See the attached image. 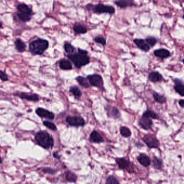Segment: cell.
<instances>
[{"label":"cell","mask_w":184,"mask_h":184,"mask_svg":"<svg viewBox=\"0 0 184 184\" xmlns=\"http://www.w3.org/2000/svg\"><path fill=\"white\" fill-rule=\"evenodd\" d=\"M137 160L140 165L144 167H148L151 163L150 158L145 153H140L137 157Z\"/></svg>","instance_id":"obj_13"},{"label":"cell","mask_w":184,"mask_h":184,"mask_svg":"<svg viewBox=\"0 0 184 184\" xmlns=\"http://www.w3.org/2000/svg\"><path fill=\"white\" fill-rule=\"evenodd\" d=\"M35 139L38 144L46 149L51 148L54 145V140L52 136L44 131L38 132L36 134Z\"/></svg>","instance_id":"obj_2"},{"label":"cell","mask_w":184,"mask_h":184,"mask_svg":"<svg viewBox=\"0 0 184 184\" xmlns=\"http://www.w3.org/2000/svg\"><path fill=\"white\" fill-rule=\"evenodd\" d=\"M89 140L91 142L94 143H100L104 142V138L99 132L94 130L90 134Z\"/></svg>","instance_id":"obj_14"},{"label":"cell","mask_w":184,"mask_h":184,"mask_svg":"<svg viewBox=\"0 0 184 184\" xmlns=\"http://www.w3.org/2000/svg\"><path fill=\"white\" fill-rule=\"evenodd\" d=\"M49 46V42L46 40L38 39L33 40L29 44V48L33 55H42Z\"/></svg>","instance_id":"obj_3"},{"label":"cell","mask_w":184,"mask_h":184,"mask_svg":"<svg viewBox=\"0 0 184 184\" xmlns=\"http://www.w3.org/2000/svg\"><path fill=\"white\" fill-rule=\"evenodd\" d=\"M73 31L77 34H85L87 33L88 29L82 24H75L73 26Z\"/></svg>","instance_id":"obj_21"},{"label":"cell","mask_w":184,"mask_h":184,"mask_svg":"<svg viewBox=\"0 0 184 184\" xmlns=\"http://www.w3.org/2000/svg\"><path fill=\"white\" fill-rule=\"evenodd\" d=\"M0 79L3 81H7L8 80V77L7 74L1 70H0Z\"/></svg>","instance_id":"obj_37"},{"label":"cell","mask_w":184,"mask_h":184,"mask_svg":"<svg viewBox=\"0 0 184 184\" xmlns=\"http://www.w3.org/2000/svg\"><path fill=\"white\" fill-rule=\"evenodd\" d=\"M68 57L77 68L85 66L90 63V58L88 55H84L81 53L75 52L72 55H68Z\"/></svg>","instance_id":"obj_4"},{"label":"cell","mask_w":184,"mask_h":184,"mask_svg":"<svg viewBox=\"0 0 184 184\" xmlns=\"http://www.w3.org/2000/svg\"><path fill=\"white\" fill-rule=\"evenodd\" d=\"M70 92H71L76 98H79L82 96V91L80 90V88H78L77 86L71 87L70 90Z\"/></svg>","instance_id":"obj_26"},{"label":"cell","mask_w":184,"mask_h":184,"mask_svg":"<svg viewBox=\"0 0 184 184\" xmlns=\"http://www.w3.org/2000/svg\"><path fill=\"white\" fill-rule=\"evenodd\" d=\"M59 67L63 70H70L72 69V65L70 61L62 59L59 62Z\"/></svg>","instance_id":"obj_22"},{"label":"cell","mask_w":184,"mask_h":184,"mask_svg":"<svg viewBox=\"0 0 184 184\" xmlns=\"http://www.w3.org/2000/svg\"><path fill=\"white\" fill-rule=\"evenodd\" d=\"M94 41L96 43L105 46L107 45V40L103 36H97L94 38Z\"/></svg>","instance_id":"obj_33"},{"label":"cell","mask_w":184,"mask_h":184,"mask_svg":"<svg viewBox=\"0 0 184 184\" xmlns=\"http://www.w3.org/2000/svg\"><path fill=\"white\" fill-rule=\"evenodd\" d=\"M87 80L92 86L98 88L103 87V79L101 75L99 74H94L87 76Z\"/></svg>","instance_id":"obj_6"},{"label":"cell","mask_w":184,"mask_h":184,"mask_svg":"<svg viewBox=\"0 0 184 184\" xmlns=\"http://www.w3.org/2000/svg\"><path fill=\"white\" fill-rule=\"evenodd\" d=\"M64 48L65 51L68 55H70L75 52L76 48L74 46H72L70 43L66 42L64 45Z\"/></svg>","instance_id":"obj_29"},{"label":"cell","mask_w":184,"mask_h":184,"mask_svg":"<svg viewBox=\"0 0 184 184\" xmlns=\"http://www.w3.org/2000/svg\"><path fill=\"white\" fill-rule=\"evenodd\" d=\"M43 171L45 173L49 174H54L55 172V171H54V169H50V168H45L43 169Z\"/></svg>","instance_id":"obj_38"},{"label":"cell","mask_w":184,"mask_h":184,"mask_svg":"<svg viewBox=\"0 0 184 184\" xmlns=\"http://www.w3.org/2000/svg\"><path fill=\"white\" fill-rule=\"evenodd\" d=\"M120 133L121 134V136L125 138H128L131 136V132L130 129L124 126L121 127L120 128Z\"/></svg>","instance_id":"obj_28"},{"label":"cell","mask_w":184,"mask_h":184,"mask_svg":"<svg viewBox=\"0 0 184 184\" xmlns=\"http://www.w3.org/2000/svg\"><path fill=\"white\" fill-rule=\"evenodd\" d=\"M153 98H154L155 101L159 103L160 104H163L165 102L166 99V98L164 95H162L161 94L157 93L156 92H155L153 94Z\"/></svg>","instance_id":"obj_25"},{"label":"cell","mask_w":184,"mask_h":184,"mask_svg":"<svg viewBox=\"0 0 184 184\" xmlns=\"http://www.w3.org/2000/svg\"><path fill=\"white\" fill-rule=\"evenodd\" d=\"M105 184H120L117 178L113 176H109L107 178Z\"/></svg>","instance_id":"obj_35"},{"label":"cell","mask_w":184,"mask_h":184,"mask_svg":"<svg viewBox=\"0 0 184 184\" xmlns=\"http://www.w3.org/2000/svg\"><path fill=\"white\" fill-rule=\"evenodd\" d=\"M139 125L141 128L144 130H149L152 126L153 122L152 119L148 117L142 116L138 122Z\"/></svg>","instance_id":"obj_11"},{"label":"cell","mask_w":184,"mask_h":184,"mask_svg":"<svg viewBox=\"0 0 184 184\" xmlns=\"http://www.w3.org/2000/svg\"><path fill=\"white\" fill-rule=\"evenodd\" d=\"M134 42L136 44L138 48L144 52H148L150 50L151 48L144 39L142 38H136L134 40Z\"/></svg>","instance_id":"obj_10"},{"label":"cell","mask_w":184,"mask_h":184,"mask_svg":"<svg viewBox=\"0 0 184 184\" xmlns=\"http://www.w3.org/2000/svg\"><path fill=\"white\" fill-rule=\"evenodd\" d=\"M17 10L19 13H22L23 14L32 16V9L25 4H19L17 6Z\"/></svg>","instance_id":"obj_20"},{"label":"cell","mask_w":184,"mask_h":184,"mask_svg":"<svg viewBox=\"0 0 184 184\" xmlns=\"http://www.w3.org/2000/svg\"><path fill=\"white\" fill-rule=\"evenodd\" d=\"M2 27V23H1V22H0V27Z\"/></svg>","instance_id":"obj_42"},{"label":"cell","mask_w":184,"mask_h":184,"mask_svg":"<svg viewBox=\"0 0 184 184\" xmlns=\"http://www.w3.org/2000/svg\"><path fill=\"white\" fill-rule=\"evenodd\" d=\"M17 16L19 17V19L22 22H28L31 19V16L30 15H26V14H23L22 13H17Z\"/></svg>","instance_id":"obj_34"},{"label":"cell","mask_w":184,"mask_h":184,"mask_svg":"<svg viewBox=\"0 0 184 184\" xmlns=\"http://www.w3.org/2000/svg\"><path fill=\"white\" fill-rule=\"evenodd\" d=\"M154 55L159 58L166 59L171 56V53L166 48H161L154 51Z\"/></svg>","instance_id":"obj_16"},{"label":"cell","mask_w":184,"mask_h":184,"mask_svg":"<svg viewBox=\"0 0 184 184\" xmlns=\"http://www.w3.org/2000/svg\"><path fill=\"white\" fill-rule=\"evenodd\" d=\"M2 162V159L1 158V157H0V164Z\"/></svg>","instance_id":"obj_41"},{"label":"cell","mask_w":184,"mask_h":184,"mask_svg":"<svg viewBox=\"0 0 184 184\" xmlns=\"http://www.w3.org/2000/svg\"><path fill=\"white\" fill-rule=\"evenodd\" d=\"M85 9L89 11L92 12L95 14H109L112 15L115 14L116 9L114 6L111 5H107L102 3L93 4L88 3L86 5Z\"/></svg>","instance_id":"obj_1"},{"label":"cell","mask_w":184,"mask_h":184,"mask_svg":"<svg viewBox=\"0 0 184 184\" xmlns=\"http://www.w3.org/2000/svg\"><path fill=\"white\" fill-rule=\"evenodd\" d=\"M114 4L117 7L121 9L134 7L137 6L134 0H116L114 1Z\"/></svg>","instance_id":"obj_8"},{"label":"cell","mask_w":184,"mask_h":184,"mask_svg":"<svg viewBox=\"0 0 184 184\" xmlns=\"http://www.w3.org/2000/svg\"><path fill=\"white\" fill-rule=\"evenodd\" d=\"M36 113L40 117H44L50 119H54L55 115L54 113L42 108H38L36 111Z\"/></svg>","instance_id":"obj_12"},{"label":"cell","mask_w":184,"mask_h":184,"mask_svg":"<svg viewBox=\"0 0 184 184\" xmlns=\"http://www.w3.org/2000/svg\"><path fill=\"white\" fill-rule=\"evenodd\" d=\"M175 85L174 89L176 92L180 95V96H184V85L182 81L179 79L174 80Z\"/></svg>","instance_id":"obj_17"},{"label":"cell","mask_w":184,"mask_h":184,"mask_svg":"<svg viewBox=\"0 0 184 184\" xmlns=\"http://www.w3.org/2000/svg\"><path fill=\"white\" fill-rule=\"evenodd\" d=\"M148 78L150 82L154 83L159 82L163 80V77L161 74L157 71L151 72L149 73Z\"/></svg>","instance_id":"obj_18"},{"label":"cell","mask_w":184,"mask_h":184,"mask_svg":"<svg viewBox=\"0 0 184 184\" xmlns=\"http://www.w3.org/2000/svg\"><path fill=\"white\" fill-rule=\"evenodd\" d=\"M142 116L148 117L151 119H159L158 115H157L155 111H151V110H147V111H145L144 113H143Z\"/></svg>","instance_id":"obj_27"},{"label":"cell","mask_w":184,"mask_h":184,"mask_svg":"<svg viewBox=\"0 0 184 184\" xmlns=\"http://www.w3.org/2000/svg\"><path fill=\"white\" fill-rule=\"evenodd\" d=\"M179 105L180 106V107L183 108L184 107V100L183 99L180 100L179 101Z\"/></svg>","instance_id":"obj_39"},{"label":"cell","mask_w":184,"mask_h":184,"mask_svg":"<svg viewBox=\"0 0 184 184\" xmlns=\"http://www.w3.org/2000/svg\"><path fill=\"white\" fill-rule=\"evenodd\" d=\"M54 156L55 157H56V158H59V155H58V154H57V153H54Z\"/></svg>","instance_id":"obj_40"},{"label":"cell","mask_w":184,"mask_h":184,"mask_svg":"<svg viewBox=\"0 0 184 184\" xmlns=\"http://www.w3.org/2000/svg\"><path fill=\"white\" fill-rule=\"evenodd\" d=\"M76 79L78 82V83L80 85L85 88H88L90 87V85H89V82H88V80L87 79H86L85 77L82 76H78L77 77H76Z\"/></svg>","instance_id":"obj_23"},{"label":"cell","mask_w":184,"mask_h":184,"mask_svg":"<svg viewBox=\"0 0 184 184\" xmlns=\"http://www.w3.org/2000/svg\"><path fill=\"white\" fill-rule=\"evenodd\" d=\"M106 111L109 117H113L114 119H118L120 116V111L116 107L107 106L106 108Z\"/></svg>","instance_id":"obj_15"},{"label":"cell","mask_w":184,"mask_h":184,"mask_svg":"<svg viewBox=\"0 0 184 184\" xmlns=\"http://www.w3.org/2000/svg\"><path fill=\"white\" fill-rule=\"evenodd\" d=\"M19 96L22 99H25L32 101H37L39 100L38 95L36 94H28L24 93H21L19 94Z\"/></svg>","instance_id":"obj_19"},{"label":"cell","mask_w":184,"mask_h":184,"mask_svg":"<svg viewBox=\"0 0 184 184\" xmlns=\"http://www.w3.org/2000/svg\"><path fill=\"white\" fill-rule=\"evenodd\" d=\"M143 142L150 148H157L160 146L159 141L156 137L152 134H147L142 138Z\"/></svg>","instance_id":"obj_5"},{"label":"cell","mask_w":184,"mask_h":184,"mask_svg":"<svg viewBox=\"0 0 184 184\" xmlns=\"http://www.w3.org/2000/svg\"><path fill=\"white\" fill-rule=\"evenodd\" d=\"M145 40L150 48H152L153 46H155V45L157 44V40L156 39V38L153 37V36H149L145 38Z\"/></svg>","instance_id":"obj_31"},{"label":"cell","mask_w":184,"mask_h":184,"mask_svg":"<svg viewBox=\"0 0 184 184\" xmlns=\"http://www.w3.org/2000/svg\"><path fill=\"white\" fill-rule=\"evenodd\" d=\"M43 124L46 126V127L49 128V129L55 131L56 130L57 128L56 126H55L54 123H53L52 122L49 121H44L43 122Z\"/></svg>","instance_id":"obj_36"},{"label":"cell","mask_w":184,"mask_h":184,"mask_svg":"<svg viewBox=\"0 0 184 184\" xmlns=\"http://www.w3.org/2000/svg\"><path fill=\"white\" fill-rule=\"evenodd\" d=\"M116 161L119 169L123 170L128 171L131 166V163L130 161L125 158H117Z\"/></svg>","instance_id":"obj_9"},{"label":"cell","mask_w":184,"mask_h":184,"mask_svg":"<svg viewBox=\"0 0 184 184\" xmlns=\"http://www.w3.org/2000/svg\"><path fill=\"white\" fill-rule=\"evenodd\" d=\"M66 121L70 126L73 127H83L85 124V121L83 118L77 116H68L66 118Z\"/></svg>","instance_id":"obj_7"},{"label":"cell","mask_w":184,"mask_h":184,"mask_svg":"<svg viewBox=\"0 0 184 184\" xmlns=\"http://www.w3.org/2000/svg\"><path fill=\"white\" fill-rule=\"evenodd\" d=\"M152 164L155 169H161L163 166V161L158 157H154L152 159Z\"/></svg>","instance_id":"obj_30"},{"label":"cell","mask_w":184,"mask_h":184,"mask_svg":"<svg viewBox=\"0 0 184 184\" xmlns=\"http://www.w3.org/2000/svg\"><path fill=\"white\" fill-rule=\"evenodd\" d=\"M15 46L17 50L20 52H22L25 51L26 48V45L25 43L21 40V39H17L15 42Z\"/></svg>","instance_id":"obj_24"},{"label":"cell","mask_w":184,"mask_h":184,"mask_svg":"<svg viewBox=\"0 0 184 184\" xmlns=\"http://www.w3.org/2000/svg\"><path fill=\"white\" fill-rule=\"evenodd\" d=\"M66 179L69 182H75L77 179V176L72 172L69 171L66 175Z\"/></svg>","instance_id":"obj_32"}]
</instances>
